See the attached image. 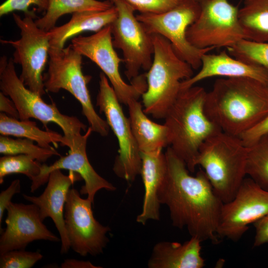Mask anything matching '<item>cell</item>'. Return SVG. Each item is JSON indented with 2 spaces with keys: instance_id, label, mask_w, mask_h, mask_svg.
<instances>
[{
  "instance_id": "cell-3",
  "label": "cell",
  "mask_w": 268,
  "mask_h": 268,
  "mask_svg": "<svg viewBox=\"0 0 268 268\" xmlns=\"http://www.w3.org/2000/svg\"><path fill=\"white\" fill-rule=\"evenodd\" d=\"M206 93L203 87L195 85L181 89L164 118L169 146L191 172L195 171V161L202 144L221 131L205 113Z\"/></svg>"
},
{
  "instance_id": "cell-25",
  "label": "cell",
  "mask_w": 268,
  "mask_h": 268,
  "mask_svg": "<svg viewBox=\"0 0 268 268\" xmlns=\"http://www.w3.org/2000/svg\"><path fill=\"white\" fill-rule=\"evenodd\" d=\"M238 19L245 39L268 42V0H245Z\"/></svg>"
},
{
  "instance_id": "cell-27",
  "label": "cell",
  "mask_w": 268,
  "mask_h": 268,
  "mask_svg": "<svg viewBox=\"0 0 268 268\" xmlns=\"http://www.w3.org/2000/svg\"><path fill=\"white\" fill-rule=\"evenodd\" d=\"M246 173L260 187L268 191V133L248 147Z\"/></svg>"
},
{
  "instance_id": "cell-22",
  "label": "cell",
  "mask_w": 268,
  "mask_h": 268,
  "mask_svg": "<svg viewBox=\"0 0 268 268\" xmlns=\"http://www.w3.org/2000/svg\"><path fill=\"white\" fill-rule=\"evenodd\" d=\"M118 11L114 5L103 11H81L72 14L67 23L55 26L48 31L50 48L61 49L70 38L84 31L97 32L110 25L117 18Z\"/></svg>"
},
{
  "instance_id": "cell-5",
  "label": "cell",
  "mask_w": 268,
  "mask_h": 268,
  "mask_svg": "<svg viewBox=\"0 0 268 268\" xmlns=\"http://www.w3.org/2000/svg\"><path fill=\"white\" fill-rule=\"evenodd\" d=\"M152 35V63L145 74L147 88L141 97L146 114L164 119L181 91L182 81L193 75L194 69L176 54L167 39Z\"/></svg>"
},
{
  "instance_id": "cell-24",
  "label": "cell",
  "mask_w": 268,
  "mask_h": 268,
  "mask_svg": "<svg viewBox=\"0 0 268 268\" xmlns=\"http://www.w3.org/2000/svg\"><path fill=\"white\" fill-rule=\"evenodd\" d=\"M0 133L3 135L32 140L44 148H54L50 144L57 147L58 143L63 146H67V140L60 134L52 131L42 130L35 122L13 118L2 112L0 114Z\"/></svg>"
},
{
  "instance_id": "cell-19",
  "label": "cell",
  "mask_w": 268,
  "mask_h": 268,
  "mask_svg": "<svg viewBox=\"0 0 268 268\" xmlns=\"http://www.w3.org/2000/svg\"><path fill=\"white\" fill-rule=\"evenodd\" d=\"M213 76L248 77L268 85V70L265 67L240 61L231 56L227 51H223L218 54H204L201 58L200 70L190 78L182 81L181 90Z\"/></svg>"
},
{
  "instance_id": "cell-35",
  "label": "cell",
  "mask_w": 268,
  "mask_h": 268,
  "mask_svg": "<svg viewBox=\"0 0 268 268\" xmlns=\"http://www.w3.org/2000/svg\"><path fill=\"white\" fill-rule=\"evenodd\" d=\"M21 186L19 179L13 180L5 190L1 192L0 194V233L2 232L1 224L3 218V213L8 204L11 202L12 197L16 194L20 192Z\"/></svg>"
},
{
  "instance_id": "cell-9",
  "label": "cell",
  "mask_w": 268,
  "mask_h": 268,
  "mask_svg": "<svg viewBox=\"0 0 268 268\" xmlns=\"http://www.w3.org/2000/svg\"><path fill=\"white\" fill-rule=\"evenodd\" d=\"M12 16L20 29V38L14 41L1 39L0 42L14 48L12 58L14 64L21 67L19 78L28 89L42 96L46 91L42 73L48 62L50 48L48 31L37 25L34 11L25 13L23 18L15 13Z\"/></svg>"
},
{
  "instance_id": "cell-13",
  "label": "cell",
  "mask_w": 268,
  "mask_h": 268,
  "mask_svg": "<svg viewBox=\"0 0 268 268\" xmlns=\"http://www.w3.org/2000/svg\"><path fill=\"white\" fill-rule=\"evenodd\" d=\"M71 44L80 54L89 59L100 68L121 103L127 105L131 100H138L146 91L145 74L139 75L130 84L122 78L119 67L123 59L118 56L114 49L110 25L90 36L74 37Z\"/></svg>"
},
{
  "instance_id": "cell-36",
  "label": "cell",
  "mask_w": 268,
  "mask_h": 268,
  "mask_svg": "<svg viewBox=\"0 0 268 268\" xmlns=\"http://www.w3.org/2000/svg\"><path fill=\"white\" fill-rule=\"evenodd\" d=\"M255 236L253 246L260 247L268 243V213L253 223Z\"/></svg>"
},
{
  "instance_id": "cell-10",
  "label": "cell",
  "mask_w": 268,
  "mask_h": 268,
  "mask_svg": "<svg viewBox=\"0 0 268 268\" xmlns=\"http://www.w3.org/2000/svg\"><path fill=\"white\" fill-rule=\"evenodd\" d=\"M200 7L197 19L188 28V41L199 49L229 47L244 39L239 8L228 0H195Z\"/></svg>"
},
{
  "instance_id": "cell-11",
  "label": "cell",
  "mask_w": 268,
  "mask_h": 268,
  "mask_svg": "<svg viewBox=\"0 0 268 268\" xmlns=\"http://www.w3.org/2000/svg\"><path fill=\"white\" fill-rule=\"evenodd\" d=\"M118 16L110 24L114 48L123 53L125 74L133 80L140 69L148 71L153 60V35L149 33L134 14L135 9L126 0H111Z\"/></svg>"
},
{
  "instance_id": "cell-7",
  "label": "cell",
  "mask_w": 268,
  "mask_h": 268,
  "mask_svg": "<svg viewBox=\"0 0 268 268\" xmlns=\"http://www.w3.org/2000/svg\"><path fill=\"white\" fill-rule=\"evenodd\" d=\"M0 89L13 102L19 120L34 118L40 121L46 128L49 123L56 124L63 131L68 147L81 134V131H86V126L77 117L61 113L54 103H46L41 96L26 87L17 75L12 58L7 59L5 56L0 60Z\"/></svg>"
},
{
  "instance_id": "cell-1",
  "label": "cell",
  "mask_w": 268,
  "mask_h": 268,
  "mask_svg": "<svg viewBox=\"0 0 268 268\" xmlns=\"http://www.w3.org/2000/svg\"><path fill=\"white\" fill-rule=\"evenodd\" d=\"M167 170L158 191L160 204L168 208L173 226L186 227L191 237L201 242H219L217 228L223 202L217 196L204 171L195 176L169 146L165 152Z\"/></svg>"
},
{
  "instance_id": "cell-31",
  "label": "cell",
  "mask_w": 268,
  "mask_h": 268,
  "mask_svg": "<svg viewBox=\"0 0 268 268\" xmlns=\"http://www.w3.org/2000/svg\"><path fill=\"white\" fill-rule=\"evenodd\" d=\"M43 258L39 252L15 250L0 255V268H30Z\"/></svg>"
},
{
  "instance_id": "cell-16",
  "label": "cell",
  "mask_w": 268,
  "mask_h": 268,
  "mask_svg": "<svg viewBox=\"0 0 268 268\" xmlns=\"http://www.w3.org/2000/svg\"><path fill=\"white\" fill-rule=\"evenodd\" d=\"M6 210V228L0 233V255L12 250H25L35 240L61 241L43 224L39 208L35 204L11 201Z\"/></svg>"
},
{
  "instance_id": "cell-34",
  "label": "cell",
  "mask_w": 268,
  "mask_h": 268,
  "mask_svg": "<svg viewBox=\"0 0 268 268\" xmlns=\"http://www.w3.org/2000/svg\"><path fill=\"white\" fill-rule=\"evenodd\" d=\"M268 133V115L254 127L241 135L239 137L244 144L249 147L262 135Z\"/></svg>"
},
{
  "instance_id": "cell-21",
  "label": "cell",
  "mask_w": 268,
  "mask_h": 268,
  "mask_svg": "<svg viewBox=\"0 0 268 268\" xmlns=\"http://www.w3.org/2000/svg\"><path fill=\"white\" fill-rule=\"evenodd\" d=\"M201 241L196 237L180 243L161 241L153 247L147 262L149 268H202Z\"/></svg>"
},
{
  "instance_id": "cell-32",
  "label": "cell",
  "mask_w": 268,
  "mask_h": 268,
  "mask_svg": "<svg viewBox=\"0 0 268 268\" xmlns=\"http://www.w3.org/2000/svg\"><path fill=\"white\" fill-rule=\"evenodd\" d=\"M49 0H6L0 6V16H2L14 11H21L24 13L31 11L29 7L37 6L38 11L46 12L49 6Z\"/></svg>"
},
{
  "instance_id": "cell-29",
  "label": "cell",
  "mask_w": 268,
  "mask_h": 268,
  "mask_svg": "<svg viewBox=\"0 0 268 268\" xmlns=\"http://www.w3.org/2000/svg\"><path fill=\"white\" fill-rule=\"evenodd\" d=\"M41 162L30 155L18 154L5 155L0 158V184L3 182L4 178L8 175L19 173L26 176L33 185L37 181L41 172Z\"/></svg>"
},
{
  "instance_id": "cell-26",
  "label": "cell",
  "mask_w": 268,
  "mask_h": 268,
  "mask_svg": "<svg viewBox=\"0 0 268 268\" xmlns=\"http://www.w3.org/2000/svg\"><path fill=\"white\" fill-rule=\"evenodd\" d=\"M113 5L111 0H49L45 13L35 20V23L40 28L49 31L65 14L85 11H103Z\"/></svg>"
},
{
  "instance_id": "cell-17",
  "label": "cell",
  "mask_w": 268,
  "mask_h": 268,
  "mask_svg": "<svg viewBox=\"0 0 268 268\" xmlns=\"http://www.w3.org/2000/svg\"><path fill=\"white\" fill-rule=\"evenodd\" d=\"M93 132L89 127L85 134L75 137L68 151V154L61 157L52 165H42L41 172L36 182L31 185V192H35L41 186L48 182L50 173L56 169H66L77 173L84 181L81 187V195H87V198L94 203L96 193L101 189L114 191L116 188L100 176L90 164L86 153V144L88 137Z\"/></svg>"
},
{
  "instance_id": "cell-20",
  "label": "cell",
  "mask_w": 268,
  "mask_h": 268,
  "mask_svg": "<svg viewBox=\"0 0 268 268\" xmlns=\"http://www.w3.org/2000/svg\"><path fill=\"white\" fill-rule=\"evenodd\" d=\"M141 176L144 188V195L141 212L136 220L145 225L149 220L160 219L161 204L158 198V191L165 179L167 165L165 153L162 150L151 153L140 152Z\"/></svg>"
},
{
  "instance_id": "cell-6",
  "label": "cell",
  "mask_w": 268,
  "mask_h": 268,
  "mask_svg": "<svg viewBox=\"0 0 268 268\" xmlns=\"http://www.w3.org/2000/svg\"><path fill=\"white\" fill-rule=\"evenodd\" d=\"M48 68L43 75L45 90L58 93L64 89L80 103L82 114L93 131L105 136L110 127L95 111L87 87L91 76L84 75L82 69V56L71 44L61 49L50 48Z\"/></svg>"
},
{
  "instance_id": "cell-18",
  "label": "cell",
  "mask_w": 268,
  "mask_h": 268,
  "mask_svg": "<svg viewBox=\"0 0 268 268\" xmlns=\"http://www.w3.org/2000/svg\"><path fill=\"white\" fill-rule=\"evenodd\" d=\"M82 179L77 173L69 171L66 175L60 169H56L50 173L47 186L40 196L22 195L25 200L38 206L43 221L48 217L53 220L60 235L62 254H67L70 248L63 213L67 194L70 186Z\"/></svg>"
},
{
  "instance_id": "cell-30",
  "label": "cell",
  "mask_w": 268,
  "mask_h": 268,
  "mask_svg": "<svg viewBox=\"0 0 268 268\" xmlns=\"http://www.w3.org/2000/svg\"><path fill=\"white\" fill-rule=\"evenodd\" d=\"M226 49L234 58L261 66L268 70V42H257L243 39Z\"/></svg>"
},
{
  "instance_id": "cell-23",
  "label": "cell",
  "mask_w": 268,
  "mask_h": 268,
  "mask_svg": "<svg viewBox=\"0 0 268 268\" xmlns=\"http://www.w3.org/2000/svg\"><path fill=\"white\" fill-rule=\"evenodd\" d=\"M132 130L140 152L151 153L162 150L169 146L166 126L150 120L137 100L127 104Z\"/></svg>"
},
{
  "instance_id": "cell-14",
  "label": "cell",
  "mask_w": 268,
  "mask_h": 268,
  "mask_svg": "<svg viewBox=\"0 0 268 268\" xmlns=\"http://www.w3.org/2000/svg\"><path fill=\"white\" fill-rule=\"evenodd\" d=\"M93 203L83 199L77 190H68L65 204L64 219L70 248L81 256H93L103 253L109 242L108 226L100 224L94 218Z\"/></svg>"
},
{
  "instance_id": "cell-15",
  "label": "cell",
  "mask_w": 268,
  "mask_h": 268,
  "mask_svg": "<svg viewBox=\"0 0 268 268\" xmlns=\"http://www.w3.org/2000/svg\"><path fill=\"white\" fill-rule=\"evenodd\" d=\"M268 213V191L245 178L230 201L223 203L217 228L220 239L239 240L253 224Z\"/></svg>"
},
{
  "instance_id": "cell-33",
  "label": "cell",
  "mask_w": 268,
  "mask_h": 268,
  "mask_svg": "<svg viewBox=\"0 0 268 268\" xmlns=\"http://www.w3.org/2000/svg\"><path fill=\"white\" fill-rule=\"evenodd\" d=\"M139 13H161L170 9L181 0H126Z\"/></svg>"
},
{
  "instance_id": "cell-28",
  "label": "cell",
  "mask_w": 268,
  "mask_h": 268,
  "mask_svg": "<svg viewBox=\"0 0 268 268\" xmlns=\"http://www.w3.org/2000/svg\"><path fill=\"white\" fill-rule=\"evenodd\" d=\"M34 141L27 138L16 139L1 135L0 136V152L5 155L18 154L28 155L41 163L46 162L53 155L61 156L54 147L44 148L34 144Z\"/></svg>"
},
{
  "instance_id": "cell-8",
  "label": "cell",
  "mask_w": 268,
  "mask_h": 268,
  "mask_svg": "<svg viewBox=\"0 0 268 268\" xmlns=\"http://www.w3.org/2000/svg\"><path fill=\"white\" fill-rule=\"evenodd\" d=\"M200 7L195 0H181L176 6L161 13H139L137 19L151 34H159L171 44L176 54L194 69L201 67L202 56L213 48L199 49L188 40V28L197 19Z\"/></svg>"
},
{
  "instance_id": "cell-37",
  "label": "cell",
  "mask_w": 268,
  "mask_h": 268,
  "mask_svg": "<svg viewBox=\"0 0 268 268\" xmlns=\"http://www.w3.org/2000/svg\"><path fill=\"white\" fill-rule=\"evenodd\" d=\"M0 111L9 117L19 119L18 112L13 102L1 92L0 93Z\"/></svg>"
},
{
  "instance_id": "cell-2",
  "label": "cell",
  "mask_w": 268,
  "mask_h": 268,
  "mask_svg": "<svg viewBox=\"0 0 268 268\" xmlns=\"http://www.w3.org/2000/svg\"><path fill=\"white\" fill-rule=\"evenodd\" d=\"M204 111L222 132L239 137L268 115V85L248 77L218 78L207 92Z\"/></svg>"
},
{
  "instance_id": "cell-12",
  "label": "cell",
  "mask_w": 268,
  "mask_h": 268,
  "mask_svg": "<svg viewBox=\"0 0 268 268\" xmlns=\"http://www.w3.org/2000/svg\"><path fill=\"white\" fill-rule=\"evenodd\" d=\"M99 78L96 105L99 108L100 113L104 114L119 146V154L115 159L113 170L118 177L132 183L140 174V152L129 119L125 116L121 103L108 78L101 72Z\"/></svg>"
},
{
  "instance_id": "cell-38",
  "label": "cell",
  "mask_w": 268,
  "mask_h": 268,
  "mask_svg": "<svg viewBox=\"0 0 268 268\" xmlns=\"http://www.w3.org/2000/svg\"><path fill=\"white\" fill-rule=\"evenodd\" d=\"M62 268H101L93 265L89 261H80L72 259H67L61 264Z\"/></svg>"
},
{
  "instance_id": "cell-4",
  "label": "cell",
  "mask_w": 268,
  "mask_h": 268,
  "mask_svg": "<svg viewBox=\"0 0 268 268\" xmlns=\"http://www.w3.org/2000/svg\"><path fill=\"white\" fill-rule=\"evenodd\" d=\"M248 147L239 137L222 131L201 145L195 165L201 166L224 203L233 199L245 178Z\"/></svg>"
}]
</instances>
